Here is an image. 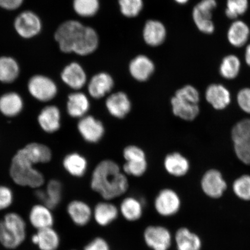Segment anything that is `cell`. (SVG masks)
Wrapping results in <instances>:
<instances>
[{"label": "cell", "mask_w": 250, "mask_h": 250, "mask_svg": "<svg viewBox=\"0 0 250 250\" xmlns=\"http://www.w3.org/2000/svg\"><path fill=\"white\" fill-rule=\"evenodd\" d=\"M90 186L103 200L111 201L125 195L129 189V183L116 162L104 159L94 168Z\"/></svg>", "instance_id": "obj_1"}, {"label": "cell", "mask_w": 250, "mask_h": 250, "mask_svg": "<svg viewBox=\"0 0 250 250\" xmlns=\"http://www.w3.org/2000/svg\"><path fill=\"white\" fill-rule=\"evenodd\" d=\"M55 39L62 52H74L86 56L95 52L99 45V37L90 27L77 21H68L58 27Z\"/></svg>", "instance_id": "obj_2"}, {"label": "cell", "mask_w": 250, "mask_h": 250, "mask_svg": "<svg viewBox=\"0 0 250 250\" xmlns=\"http://www.w3.org/2000/svg\"><path fill=\"white\" fill-rule=\"evenodd\" d=\"M26 237V223L20 214L9 212L0 221V244L8 250L17 249Z\"/></svg>", "instance_id": "obj_3"}, {"label": "cell", "mask_w": 250, "mask_h": 250, "mask_svg": "<svg viewBox=\"0 0 250 250\" xmlns=\"http://www.w3.org/2000/svg\"><path fill=\"white\" fill-rule=\"evenodd\" d=\"M10 176L17 185L38 189L44 183V177L33 165L18 152L12 159Z\"/></svg>", "instance_id": "obj_4"}, {"label": "cell", "mask_w": 250, "mask_h": 250, "mask_svg": "<svg viewBox=\"0 0 250 250\" xmlns=\"http://www.w3.org/2000/svg\"><path fill=\"white\" fill-rule=\"evenodd\" d=\"M217 0H201L193 8V22L201 33L210 35L213 34L215 26L212 21V14L217 7Z\"/></svg>", "instance_id": "obj_5"}, {"label": "cell", "mask_w": 250, "mask_h": 250, "mask_svg": "<svg viewBox=\"0 0 250 250\" xmlns=\"http://www.w3.org/2000/svg\"><path fill=\"white\" fill-rule=\"evenodd\" d=\"M180 196L173 189H162L155 196L154 207L156 213L163 217H170L176 215L181 208Z\"/></svg>", "instance_id": "obj_6"}, {"label": "cell", "mask_w": 250, "mask_h": 250, "mask_svg": "<svg viewBox=\"0 0 250 250\" xmlns=\"http://www.w3.org/2000/svg\"><path fill=\"white\" fill-rule=\"evenodd\" d=\"M144 241L151 250H168L173 242L169 229L160 225H151L143 232Z\"/></svg>", "instance_id": "obj_7"}, {"label": "cell", "mask_w": 250, "mask_h": 250, "mask_svg": "<svg viewBox=\"0 0 250 250\" xmlns=\"http://www.w3.org/2000/svg\"><path fill=\"white\" fill-rule=\"evenodd\" d=\"M28 88L31 95L41 102H48L54 99L57 94L55 83L50 78L37 75L31 78Z\"/></svg>", "instance_id": "obj_8"}, {"label": "cell", "mask_w": 250, "mask_h": 250, "mask_svg": "<svg viewBox=\"0 0 250 250\" xmlns=\"http://www.w3.org/2000/svg\"><path fill=\"white\" fill-rule=\"evenodd\" d=\"M77 127L80 135L87 143H98L104 136V124L92 115H86L80 119Z\"/></svg>", "instance_id": "obj_9"}, {"label": "cell", "mask_w": 250, "mask_h": 250, "mask_svg": "<svg viewBox=\"0 0 250 250\" xmlns=\"http://www.w3.org/2000/svg\"><path fill=\"white\" fill-rule=\"evenodd\" d=\"M16 31L24 39H31L38 35L42 29V23L38 15L31 11H24L15 21Z\"/></svg>", "instance_id": "obj_10"}, {"label": "cell", "mask_w": 250, "mask_h": 250, "mask_svg": "<svg viewBox=\"0 0 250 250\" xmlns=\"http://www.w3.org/2000/svg\"><path fill=\"white\" fill-rule=\"evenodd\" d=\"M105 106L109 114L119 120L129 115L132 107L129 97L122 91L109 94L106 98Z\"/></svg>", "instance_id": "obj_11"}, {"label": "cell", "mask_w": 250, "mask_h": 250, "mask_svg": "<svg viewBox=\"0 0 250 250\" xmlns=\"http://www.w3.org/2000/svg\"><path fill=\"white\" fill-rule=\"evenodd\" d=\"M87 84L89 95L94 99L99 100L105 98L111 93L115 83L111 75L101 72L90 78Z\"/></svg>", "instance_id": "obj_12"}, {"label": "cell", "mask_w": 250, "mask_h": 250, "mask_svg": "<svg viewBox=\"0 0 250 250\" xmlns=\"http://www.w3.org/2000/svg\"><path fill=\"white\" fill-rule=\"evenodd\" d=\"M201 187L206 195L211 198L217 199L223 196L227 185L220 172L211 169L203 175Z\"/></svg>", "instance_id": "obj_13"}, {"label": "cell", "mask_w": 250, "mask_h": 250, "mask_svg": "<svg viewBox=\"0 0 250 250\" xmlns=\"http://www.w3.org/2000/svg\"><path fill=\"white\" fill-rule=\"evenodd\" d=\"M67 212L72 222L77 227L86 226L93 218V209L88 203L81 200H73L68 203Z\"/></svg>", "instance_id": "obj_14"}, {"label": "cell", "mask_w": 250, "mask_h": 250, "mask_svg": "<svg viewBox=\"0 0 250 250\" xmlns=\"http://www.w3.org/2000/svg\"><path fill=\"white\" fill-rule=\"evenodd\" d=\"M119 208L110 201L98 202L93 208V218L98 226L105 227L116 221L120 215Z\"/></svg>", "instance_id": "obj_15"}, {"label": "cell", "mask_w": 250, "mask_h": 250, "mask_svg": "<svg viewBox=\"0 0 250 250\" xmlns=\"http://www.w3.org/2000/svg\"><path fill=\"white\" fill-rule=\"evenodd\" d=\"M61 78L64 83L76 91L82 89L87 83L85 70L76 62H71L64 67Z\"/></svg>", "instance_id": "obj_16"}, {"label": "cell", "mask_w": 250, "mask_h": 250, "mask_svg": "<svg viewBox=\"0 0 250 250\" xmlns=\"http://www.w3.org/2000/svg\"><path fill=\"white\" fill-rule=\"evenodd\" d=\"M155 64L146 55H138L130 62L129 71L130 76L138 82L148 81L154 73Z\"/></svg>", "instance_id": "obj_17"}, {"label": "cell", "mask_w": 250, "mask_h": 250, "mask_svg": "<svg viewBox=\"0 0 250 250\" xmlns=\"http://www.w3.org/2000/svg\"><path fill=\"white\" fill-rule=\"evenodd\" d=\"M30 224L37 230L53 227L55 223L52 209L45 205H36L30 209L29 214Z\"/></svg>", "instance_id": "obj_18"}, {"label": "cell", "mask_w": 250, "mask_h": 250, "mask_svg": "<svg viewBox=\"0 0 250 250\" xmlns=\"http://www.w3.org/2000/svg\"><path fill=\"white\" fill-rule=\"evenodd\" d=\"M250 37V28L245 21L236 20L231 23L227 33L228 42L234 48H240L247 44Z\"/></svg>", "instance_id": "obj_19"}, {"label": "cell", "mask_w": 250, "mask_h": 250, "mask_svg": "<svg viewBox=\"0 0 250 250\" xmlns=\"http://www.w3.org/2000/svg\"><path fill=\"white\" fill-rule=\"evenodd\" d=\"M31 242L40 250H58L61 245V237L53 227L37 230L31 236Z\"/></svg>", "instance_id": "obj_20"}, {"label": "cell", "mask_w": 250, "mask_h": 250, "mask_svg": "<svg viewBox=\"0 0 250 250\" xmlns=\"http://www.w3.org/2000/svg\"><path fill=\"white\" fill-rule=\"evenodd\" d=\"M90 108L89 97L81 92L76 91L68 97L67 113L74 118H82L87 115Z\"/></svg>", "instance_id": "obj_21"}, {"label": "cell", "mask_w": 250, "mask_h": 250, "mask_svg": "<svg viewBox=\"0 0 250 250\" xmlns=\"http://www.w3.org/2000/svg\"><path fill=\"white\" fill-rule=\"evenodd\" d=\"M206 99L217 110L227 108L231 101L229 90L221 84H211L209 86L206 90Z\"/></svg>", "instance_id": "obj_22"}, {"label": "cell", "mask_w": 250, "mask_h": 250, "mask_svg": "<svg viewBox=\"0 0 250 250\" xmlns=\"http://www.w3.org/2000/svg\"><path fill=\"white\" fill-rule=\"evenodd\" d=\"M144 202L134 196H127L120 203L119 210L125 220L136 222L140 220L144 213Z\"/></svg>", "instance_id": "obj_23"}, {"label": "cell", "mask_w": 250, "mask_h": 250, "mask_svg": "<svg viewBox=\"0 0 250 250\" xmlns=\"http://www.w3.org/2000/svg\"><path fill=\"white\" fill-rule=\"evenodd\" d=\"M166 171L171 176L181 177L188 172L190 164L188 160L179 152H173L166 156L164 161Z\"/></svg>", "instance_id": "obj_24"}, {"label": "cell", "mask_w": 250, "mask_h": 250, "mask_svg": "<svg viewBox=\"0 0 250 250\" xmlns=\"http://www.w3.org/2000/svg\"><path fill=\"white\" fill-rule=\"evenodd\" d=\"M167 29L164 24L158 21L149 20L143 29V39L146 44L158 46L165 42Z\"/></svg>", "instance_id": "obj_25"}, {"label": "cell", "mask_w": 250, "mask_h": 250, "mask_svg": "<svg viewBox=\"0 0 250 250\" xmlns=\"http://www.w3.org/2000/svg\"><path fill=\"white\" fill-rule=\"evenodd\" d=\"M18 152L33 165L47 163L52 158L51 150L42 144H29Z\"/></svg>", "instance_id": "obj_26"}, {"label": "cell", "mask_w": 250, "mask_h": 250, "mask_svg": "<svg viewBox=\"0 0 250 250\" xmlns=\"http://www.w3.org/2000/svg\"><path fill=\"white\" fill-rule=\"evenodd\" d=\"M172 111L175 116L181 120L191 121L198 116L200 109L198 104L173 96L171 99Z\"/></svg>", "instance_id": "obj_27"}, {"label": "cell", "mask_w": 250, "mask_h": 250, "mask_svg": "<svg viewBox=\"0 0 250 250\" xmlns=\"http://www.w3.org/2000/svg\"><path fill=\"white\" fill-rule=\"evenodd\" d=\"M39 123L42 129L48 133H54L61 127V111L56 106H47L39 115Z\"/></svg>", "instance_id": "obj_28"}, {"label": "cell", "mask_w": 250, "mask_h": 250, "mask_svg": "<svg viewBox=\"0 0 250 250\" xmlns=\"http://www.w3.org/2000/svg\"><path fill=\"white\" fill-rule=\"evenodd\" d=\"M177 250H201L202 242L196 234L188 228H180L174 236Z\"/></svg>", "instance_id": "obj_29"}, {"label": "cell", "mask_w": 250, "mask_h": 250, "mask_svg": "<svg viewBox=\"0 0 250 250\" xmlns=\"http://www.w3.org/2000/svg\"><path fill=\"white\" fill-rule=\"evenodd\" d=\"M63 167L71 176L80 178L85 176L88 167L87 159L79 153L73 152L64 159Z\"/></svg>", "instance_id": "obj_30"}, {"label": "cell", "mask_w": 250, "mask_h": 250, "mask_svg": "<svg viewBox=\"0 0 250 250\" xmlns=\"http://www.w3.org/2000/svg\"><path fill=\"white\" fill-rule=\"evenodd\" d=\"M22 99L15 92L4 94L0 98V111L5 116H17L22 110Z\"/></svg>", "instance_id": "obj_31"}, {"label": "cell", "mask_w": 250, "mask_h": 250, "mask_svg": "<svg viewBox=\"0 0 250 250\" xmlns=\"http://www.w3.org/2000/svg\"><path fill=\"white\" fill-rule=\"evenodd\" d=\"M241 62L238 56L233 54L228 55L221 62L219 71L221 76L227 80H233L240 73Z\"/></svg>", "instance_id": "obj_32"}, {"label": "cell", "mask_w": 250, "mask_h": 250, "mask_svg": "<svg viewBox=\"0 0 250 250\" xmlns=\"http://www.w3.org/2000/svg\"><path fill=\"white\" fill-rule=\"evenodd\" d=\"M20 74V66L14 59L8 56L0 58V81L11 83Z\"/></svg>", "instance_id": "obj_33"}, {"label": "cell", "mask_w": 250, "mask_h": 250, "mask_svg": "<svg viewBox=\"0 0 250 250\" xmlns=\"http://www.w3.org/2000/svg\"><path fill=\"white\" fill-rule=\"evenodd\" d=\"M234 145L250 147V119H245L234 125L232 130Z\"/></svg>", "instance_id": "obj_34"}, {"label": "cell", "mask_w": 250, "mask_h": 250, "mask_svg": "<svg viewBox=\"0 0 250 250\" xmlns=\"http://www.w3.org/2000/svg\"><path fill=\"white\" fill-rule=\"evenodd\" d=\"M45 191V199L42 204L49 208L54 209L60 204L62 199V186L56 180L49 181Z\"/></svg>", "instance_id": "obj_35"}, {"label": "cell", "mask_w": 250, "mask_h": 250, "mask_svg": "<svg viewBox=\"0 0 250 250\" xmlns=\"http://www.w3.org/2000/svg\"><path fill=\"white\" fill-rule=\"evenodd\" d=\"M249 8V0H227L225 14L230 20H238L246 14Z\"/></svg>", "instance_id": "obj_36"}, {"label": "cell", "mask_w": 250, "mask_h": 250, "mask_svg": "<svg viewBox=\"0 0 250 250\" xmlns=\"http://www.w3.org/2000/svg\"><path fill=\"white\" fill-rule=\"evenodd\" d=\"M73 8L76 14L82 17H92L99 9V0H73Z\"/></svg>", "instance_id": "obj_37"}, {"label": "cell", "mask_w": 250, "mask_h": 250, "mask_svg": "<svg viewBox=\"0 0 250 250\" xmlns=\"http://www.w3.org/2000/svg\"><path fill=\"white\" fill-rule=\"evenodd\" d=\"M148 167V162L145 160L125 162L123 171L127 176L140 177L145 174Z\"/></svg>", "instance_id": "obj_38"}, {"label": "cell", "mask_w": 250, "mask_h": 250, "mask_svg": "<svg viewBox=\"0 0 250 250\" xmlns=\"http://www.w3.org/2000/svg\"><path fill=\"white\" fill-rule=\"evenodd\" d=\"M122 14L127 18L138 16L143 8V0H118Z\"/></svg>", "instance_id": "obj_39"}, {"label": "cell", "mask_w": 250, "mask_h": 250, "mask_svg": "<svg viewBox=\"0 0 250 250\" xmlns=\"http://www.w3.org/2000/svg\"><path fill=\"white\" fill-rule=\"evenodd\" d=\"M233 190L235 195L244 201H250V176L243 175L234 181Z\"/></svg>", "instance_id": "obj_40"}, {"label": "cell", "mask_w": 250, "mask_h": 250, "mask_svg": "<svg viewBox=\"0 0 250 250\" xmlns=\"http://www.w3.org/2000/svg\"><path fill=\"white\" fill-rule=\"evenodd\" d=\"M174 96L186 101L198 104L200 96L198 90L192 85H187L178 89Z\"/></svg>", "instance_id": "obj_41"}, {"label": "cell", "mask_w": 250, "mask_h": 250, "mask_svg": "<svg viewBox=\"0 0 250 250\" xmlns=\"http://www.w3.org/2000/svg\"><path fill=\"white\" fill-rule=\"evenodd\" d=\"M123 157L125 162L136 161L146 159V152L140 146L129 145L124 149Z\"/></svg>", "instance_id": "obj_42"}, {"label": "cell", "mask_w": 250, "mask_h": 250, "mask_svg": "<svg viewBox=\"0 0 250 250\" xmlns=\"http://www.w3.org/2000/svg\"><path fill=\"white\" fill-rule=\"evenodd\" d=\"M14 201V193L10 188L0 186V211L5 210L10 207Z\"/></svg>", "instance_id": "obj_43"}, {"label": "cell", "mask_w": 250, "mask_h": 250, "mask_svg": "<svg viewBox=\"0 0 250 250\" xmlns=\"http://www.w3.org/2000/svg\"><path fill=\"white\" fill-rule=\"evenodd\" d=\"M237 101L240 108L250 114V88L246 87L240 90L237 94Z\"/></svg>", "instance_id": "obj_44"}, {"label": "cell", "mask_w": 250, "mask_h": 250, "mask_svg": "<svg viewBox=\"0 0 250 250\" xmlns=\"http://www.w3.org/2000/svg\"><path fill=\"white\" fill-rule=\"evenodd\" d=\"M83 250H111V248L104 238L96 237L86 244Z\"/></svg>", "instance_id": "obj_45"}, {"label": "cell", "mask_w": 250, "mask_h": 250, "mask_svg": "<svg viewBox=\"0 0 250 250\" xmlns=\"http://www.w3.org/2000/svg\"><path fill=\"white\" fill-rule=\"evenodd\" d=\"M24 0H0V7L7 10H15L23 4Z\"/></svg>", "instance_id": "obj_46"}, {"label": "cell", "mask_w": 250, "mask_h": 250, "mask_svg": "<svg viewBox=\"0 0 250 250\" xmlns=\"http://www.w3.org/2000/svg\"><path fill=\"white\" fill-rule=\"evenodd\" d=\"M245 60L246 64L250 67V43L247 45L245 52Z\"/></svg>", "instance_id": "obj_47"}, {"label": "cell", "mask_w": 250, "mask_h": 250, "mask_svg": "<svg viewBox=\"0 0 250 250\" xmlns=\"http://www.w3.org/2000/svg\"><path fill=\"white\" fill-rule=\"evenodd\" d=\"M174 1L180 5H185L189 2V0H174Z\"/></svg>", "instance_id": "obj_48"}, {"label": "cell", "mask_w": 250, "mask_h": 250, "mask_svg": "<svg viewBox=\"0 0 250 250\" xmlns=\"http://www.w3.org/2000/svg\"></svg>", "instance_id": "obj_49"}]
</instances>
